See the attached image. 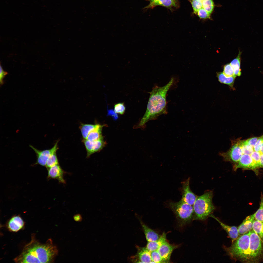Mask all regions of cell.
Masks as SVG:
<instances>
[{
	"label": "cell",
	"instance_id": "cell-24",
	"mask_svg": "<svg viewBox=\"0 0 263 263\" xmlns=\"http://www.w3.org/2000/svg\"><path fill=\"white\" fill-rule=\"evenodd\" d=\"M241 53V52L239 51L237 57L232 61L230 63L233 69L234 74L236 76H240L241 74L240 68Z\"/></svg>",
	"mask_w": 263,
	"mask_h": 263
},
{
	"label": "cell",
	"instance_id": "cell-27",
	"mask_svg": "<svg viewBox=\"0 0 263 263\" xmlns=\"http://www.w3.org/2000/svg\"><path fill=\"white\" fill-rule=\"evenodd\" d=\"M254 214L255 220L263 222V196L262 195L259 208Z\"/></svg>",
	"mask_w": 263,
	"mask_h": 263
},
{
	"label": "cell",
	"instance_id": "cell-13",
	"mask_svg": "<svg viewBox=\"0 0 263 263\" xmlns=\"http://www.w3.org/2000/svg\"><path fill=\"white\" fill-rule=\"evenodd\" d=\"M177 247L166 241L157 250L164 263L168 262L173 251Z\"/></svg>",
	"mask_w": 263,
	"mask_h": 263
},
{
	"label": "cell",
	"instance_id": "cell-41",
	"mask_svg": "<svg viewBox=\"0 0 263 263\" xmlns=\"http://www.w3.org/2000/svg\"><path fill=\"white\" fill-rule=\"evenodd\" d=\"M260 152L261 153L263 154V143Z\"/></svg>",
	"mask_w": 263,
	"mask_h": 263
},
{
	"label": "cell",
	"instance_id": "cell-2",
	"mask_svg": "<svg viewBox=\"0 0 263 263\" xmlns=\"http://www.w3.org/2000/svg\"><path fill=\"white\" fill-rule=\"evenodd\" d=\"M174 81V78H172L164 86L156 85L153 88L150 93L146 111L137 127L144 128L148 121L156 120L160 115L167 113L166 96Z\"/></svg>",
	"mask_w": 263,
	"mask_h": 263
},
{
	"label": "cell",
	"instance_id": "cell-22",
	"mask_svg": "<svg viewBox=\"0 0 263 263\" xmlns=\"http://www.w3.org/2000/svg\"><path fill=\"white\" fill-rule=\"evenodd\" d=\"M217 76L218 81L222 83L227 84L233 88L235 77H227L222 72H218Z\"/></svg>",
	"mask_w": 263,
	"mask_h": 263
},
{
	"label": "cell",
	"instance_id": "cell-10",
	"mask_svg": "<svg viewBox=\"0 0 263 263\" xmlns=\"http://www.w3.org/2000/svg\"><path fill=\"white\" fill-rule=\"evenodd\" d=\"M82 141L87 151V157H89L93 153L100 151L106 144L103 139L95 141H90L86 139H83Z\"/></svg>",
	"mask_w": 263,
	"mask_h": 263
},
{
	"label": "cell",
	"instance_id": "cell-23",
	"mask_svg": "<svg viewBox=\"0 0 263 263\" xmlns=\"http://www.w3.org/2000/svg\"><path fill=\"white\" fill-rule=\"evenodd\" d=\"M103 125L90 132L86 139L90 141H95L103 139L102 134V129Z\"/></svg>",
	"mask_w": 263,
	"mask_h": 263
},
{
	"label": "cell",
	"instance_id": "cell-43",
	"mask_svg": "<svg viewBox=\"0 0 263 263\" xmlns=\"http://www.w3.org/2000/svg\"><path fill=\"white\" fill-rule=\"evenodd\" d=\"M200 0V1H203V0Z\"/></svg>",
	"mask_w": 263,
	"mask_h": 263
},
{
	"label": "cell",
	"instance_id": "cell-14",
	"mask_svg": "<svg viewBox=\"0 0 263 263\" xmlns=\"http://www.w3.org/2000/svg\"><path fill=\"white\" fill-rule=\"evenodd\" d=\"M138 251L136 255L132 259L136 262L149 263L153 262L152 260L151 252L146 247H137Z\"/></svg>",
	"mask_w": 263,
	"mask_h": 263
},
{
	"label": "cell",
	"instance_id": "cell-32",
	"mask_svg": "<svg viewBox=\"0 0 263 263\" xmlns=\"http://www.w3.org/2000/svg\"><path fill=\"white\" fill-rule=\"evenodd\" d=\"M193 10V13L196 14L197 11L202 8V1L199 0H189Z\"/></svg>",
	"mask_w": 263,
	"mask_h": 263
},
{
	"label": "cell",
	"instance_id": "cell-42",
	"mask_svg": "<svg viewBox=\"0 0 263 263\" xmlns=\"http://www.w3.org/2000/svg\"><path fill=\"white\" fill-rule=\"evenodd\" d=\"M147 0L149 1V2H150V3H151V2H152L153 1H154V0Z\"/></svg>",
	"mask_w": 263,
	"mask_h": 263
},
{
	"label": "cell",
	"instance_id": "cell-40",
	"mask_svg": "<svg viewBox=\"0 0 263 263\" xmlns=\"http://www.w3.org/2000/svg\"><path fill=\"white\" fill-rule=\"evenodd\" d=\"M74 219L76 221H80L81 219V217L80 215L77 214L75 215L74 217Z\"/></svg>",
	"mask_w": 263,
	"mask_h": 263
},
{
	"label": "cell",
	"instance_id": "cell-4",
	"mask_svg": "<svg viewBox=\"0 0 263 263\" xmlns=\"http://www.w3.org/2000/svg\"><path fill=\"white\" fill-rule=\"evenodd\" d=\"M213 193L208 191L197 197L193 205L194 219L195 220L205 219L215 210L212 202Z\"/></svg>",
	"mask_w": 263,
	"mask_h": 263
},
{
	"label": "cell",
	"instance_id": "cell-5",
	"mask_svg": "<svg viewBox=\"0 0 263 263\" xmlns=\"http://www.w3.org/2000/svg\"><path fill=\"white\" fill-rule=\"evenodd\" d=\"M169 206L181 225L189 222L193 218L194 210L192 206L181 199L178 202H171Z\"/></svg>",
	"mask_w": 263,
	"mask_h": 263
},
{
	"label": "cell",
	"instance_id": "cell-34",
	"mask_svg": "<svg viewBox=\"0 0 263 263\" xmlns=\"http://www.w3.org/2000/svg\"><path fill=\"white\" fill-rule=\"evenodd\" d=\"M261 153L260 152L254 151L250 155L251 156L258 169L260 168V161Z\"/></svg>",
	"mask_w": 263,
	"mask_h": 263
},
{
	"label": "cell",
	"instance_id": "cell-25",
	"mask_svg": "<svg viewBox=\"0 0 263 263\" xmlns=\"http://www.w3.org/2000/svg\"><path fill=\"white\" fill-rule=\"evenodd\" d=\"M252 229L263 241V222L255 219L253 224Z\"/></svg>",
	"mask_w": 263,
	"mask_h": 263
},
{
	"label": "cell",
	"instance_id": "cell-12",
	"mask_svg": "<svg viewBox=\"0 0 263 263\" xmlns=\"http://www.w3.org/2000/svg\"><path fill=\"white\" fill-rule=\"evenodd\" d=\"M47 169V177L48 178L56 179L60 183L64 184L66 183L64 178V172L59 164L55 165Z\"/></svg>",
	"mask_w": 263,
	"mask_h": 263
},
{
	"label": "cell",
	"instance_id": "cell-38",
	"mask_svg": "<svg viewBox=\"0 0 263 263\" xmlns=\"http://www.w3.org/2000/svg\"><path fill=\"white\" fill-rule=\"evenodd\" d=\"M0 85H2L3 84V79L5 76L7 75L8 73L5 71L3 69L1 66L0 65Z\"/></svg>",
	"mask_w": 263,
	"mask_h": 263
},
{
	"label": "cell",
	"instance_id": "cell-19",
	"mask_svg": "<svg viewBox=\"0 0 263 263\" xmlns=\"http://www.w3.org/2000/svg\"><path fill=\"white\" fill-rule=\"evenodd\" d=\"M140 222L148 242L154 241L159 239L160 236L158 234L148 227L141 221H140Z\"/></svg>",
	"mask_w": 263,
	"mask_h": 263
},
{
	"label": "cell",
	"instance_id": "cell-30",
	"mask_svg": "<svg viewBox=\"0 0 263 263\" xmlns=\"http://www.w3.org/2000/svg\"><path fill=\"white\" fill-rule=\"evenodd\" d=\"M241 143L243 154L250 155L254 151V148L251 146L245 143L244 140H241Z\"/></svg>",
	"mask_w": 263,
	"mask_h": 263
},
{
	"label": "cell",
	"instance_id": "cell-36",
	"mask_svg": "<svg viewBox=\"0 0 263 263\" xmlns=\"http://www.w3.org/2000/svg\"><path fill=\"white\" fill-rule=\"evenodd\" d=\"M263 143V135L258 137L254 147V150L259 152Z\"/></svg>",
	"mask_w": 263,
	"mask_h": 263
},
{
	"label": "cell",
	"instance_id": "cell-6",
	"mask_svg": "<svg viewBox=\"0 0 263 263\" xmlns=\"http://www.w3.org/2000/svg\"><path fill=\"white\" fill-rule=\"evenodd\" d=\"M249 262L258 261L263 255V241L253 230L250 231Z\"/></svg>",
	"mask_w": 263,
	"mask_h": 263
},
{
	"label": "cell",
	"instance_id": "cell-20",
	"mask_svg": "<svg viewBox=\"0 0 263 263\" xmlns=\"http://www.w3.org/2000/svg\"><path fill=\"white\" fill-rule=\"evenodd\" d=\"M166 241V234L164 232L157 240L148 242L146 247L149 251L151 252L157 250Z\"/></svg>",
	"mask_w": 263,
	"mask_h": 263
},
{
	"label": "cell",
	"instance_id": "cell-37",
	"mask_svg": "<svg viewBox=\"0 0 263 263\" xmlns=\"http://www.w3.org/2000/svg\"><path fill=\"white\" fill-rule=\"evenodd\" d=\"M258 137H253L248 139L245 140H244V142L254 148L255 145L258 139Z\"/></svg>",
	"mask_w": 263,
	"mask_h": 263
},
{
	"label": "cell",
	"instance_id": "cell-31",
	"mask_svg": "<svg viewBox=\"0 0 263 263\" xmlns=\"http://www.w3.org/2000/svg\"><path fill=\"white\" fill-rule=\"evenodd\" d=\"M195 14L197 15L201 19H212L211 14L203 8L198 10Z\"/></svg>",
	"mask_w": 263,
	"mask_h": 263
},
{
	"label": "cell",
	"instance_id": "cell-33",
	"mask_svg": "<svg viewBox=\"0 0 263 263\" xmlns=\"http://www.w3.org/2000/svg\"><path fill=\"white\" fill-rule=\"evenodd\" d=\"M151 256L153 262L156 263H164L157 250L151 252Z\"/></svg>",
	"mask_w": 263,
	"mask_h": 263
},
{
	"label": "cell",
	"instance_id": "cell-15",
	"mask_svg": "<svg viewBox=\"0 0 263 263\" xmlns=\"http://www.w3.org/2000/svg\"><path fill=\"white\" fill-rule=\"evenodd\" d=\"M255 219L254 213L246 217L238 228L239 236L245 234L252 229Z\"/></svg>",
	"mask_w": 263,
	"mask_h": 263
},
{
	"label": "cell",
	"instance_id": "cell-29",
	"mask_svg": "<svg viewBox=\"0 0 263 263\" xmlns=\"http://www.w3.org/2000/svg\"><path fill=\"white\" fill-rule=\"evenodd\" d=\"M223 73L227 77L233 76L235 78L236 76L234 74L233 69L230 64H228L224 66Z\"/></svg>",
	"mask_w": 263,
	"mask_h": 263
},
{
	"label": "cell",
	"instance_id": "cell-18",
	"mask_svg": "<svg viewBox=\"0 0 263 263\" xmlns=\"http://www.w3.org/2000/svg\"><path fill=\"white\" fill-rule=\"evenodd\" d=\"M24 224V221L20 217L15 216L12 217L9 221L8 227L10 231L16 232L22 228Z\"/></svg>",
	"mask_w": 263,
	"mask_h": 263
},
{
	"label": "cell",
	"instance_id": "cell-8",
	"mask_svg": "<svg viewBox=\"0 0 263 263\" xmlns=\"http://www.w3.org/2000/svg\"><path fill=\"white\" fill-rule=\"evenodd\" d=\"M58 141H57L53 147L51 149L43 150H38L32 146L30 145L29 147L34 151L36 155L37 159L35 164H38L45 167L47 161L49 157L52 154L56 152L58 149Z\"/></svg>",
	"mask_w": 263,
	"mask_h": 263
},
{
	"label": "cell",
	"instance_id": "cell-11",
	"mask_svg": "<svg viewBox=\"0 0 263 263\" xmlns=\"http://www.w3.org/2000/svg\"><path fill=\"white\" fill-rule=\"evenodd\" d=\"M189 178L182 183V197L181 200L191 205H193L197 196L190 190L189 185Z\"/></svg>",
	"mask_w": 263,
	"mask_h": 263
},
{
	"label": "cell",
	"instance_id": "cell-21",
	"mask_svg": "<svg viewBox=\"0 0 263 263\" xmlns=\"http://www.w3.org/2000/svg\"><path fill=\"white\" fill-rule=\"evenodd\" d=\"M102 125L98 124H94L81 123L79 128L83 139H86L90 132Z\"/></svg>",
	"mask_w": 263,
	"mask_h": 263
},
{
	"label": "cell",
	"instance_id": "cell-7",
	"mask_svg": "<svg viewBox=\"0 0 263 263\" xmlns=\"http://www.w3.org/2000/svg\"><path fill=\"white\" fill-rule=\"evenodd\" d=\"M241 141L239 139L231 140V147L227 151L219 153L225 161L230 162L234 165L238 163L243 154Z\"/></svg>",
	"mask_w": 263,
	"mask_h": 263
},
{
	"label": "cell",
	"instance_id": "cell-9",
	"mask_svg": "<svg viewBox=\"0 0 263 263\" xmlns=\"http://www.w3.org/2000/svg\"><path fill=\"white\" fill-rule=\"evenodd\" d=\"M233 168L235 171L239 168H242L252 170L256 174H258V169L250 155L243 154L238 163L234 165Z\"/></svg>",
	"mask_w": 263,
	"mask_h": 263
},
{
	"label": "cell",
	"instance_id": "cell-39",
	"mask_svg": "<svg viewBox=\"0 0 263 263\" xmlns=\"http://www.w3.org/2000/svg\"><path fill=\"white\" fill-rule=\"evenodd\" d=\"M260 168H263V154H261L260 161Z\"/></svg>",
	"mask_w": 263,
	"mask_h": 263
},
{
	"label": "cell",
	"instance_id": "cell-28",
	"mask_svg": "<svg viewBox=\"0 0 263 263\" xmlns=\"http://www.w3.org/2000/svg\"><path fill=\"white\" fill-rule=\"evenodd\" d=\"M58 164H59V163L56 152L52 154L49 157L45 167L47 169Z\"/></svg>",
	"mask_w": 263,
	"mask_h": 263
},
{
	"label": "cell",
	"instance_id": "cell-44",
	"mask_svg": "<svg viewBox=\"0 0 263 263\" xmlns=\"http://www.w3.org/2000/svg\"><path fill=\"white\" fill-rule=\"evenodd\" d=\"M175 0V1H177V0Z\"/></svg>",
	"mask_w": 263,
	"mask_h": 263
},
{
	"label": "cell",
	"instance_id": "cell-1",
	"mask_svg": "<svg viewBox=\"0 0 263 263\" xmlns=\"http://www.w3.org/2000/svg\"><path fill=\"white\" fill-rule=\"evenodd\" d=\"M58 250L51 240L40 243L33 235L30 242L24 247L21 253L14 259L17 263H50L57 255Z\"/></svg>",
	"mask_w": 263,
	"mask_h": 263
},
{
	"label": "cell",
	"instance_id": "cell-35",
	"mask_svg": "<svg viewBox=\"0 0 263 263\" xmlns=\"http://www.w3.org/2000/svg\"><path fill=\"white\" fill-rule=\"evenodd\" d=\"M125 107L124 103H119L115 104L114 106V111L116 113L123 114L125 113Z\"/></svg>",
	"mask_w": 263,
	"mask_h": 263
},
{
	"label": "cell",
	"instance_id": "cell-17",
	"mask_svg": "<svg viewBox=\"0 0 263 263\" xmlns=\"http://www.w3.org/2000/svg\"><path fill=\"white\" fill-rule=\"evenodd\" d=\"M209 216L215 219L219 223L221 226L226 231L231 239L232 242L239 237V235L238 229L236 226H230L225 225L212 215H210Z\"/></svg>",
	"mask_w": 263,
	"mask_h": 263
},
{
	"label": "cell",
	"instance_id": "cell-26",
	"mask_svg": "<svg viewBox=\"0 0 263 263\" xmlns=\"http://www.w3.org/2000/svg\"><path fill=\"white\" fill-rule=\"evenodd\" d=\"M202 8L211 14L213 11L215 7L213 0H204L202 1Z\"/></svg>",
	"mask_w": 263,
	"mask_h": 263
},
{
	"label": "cell",
	"instance_id": "cell-3",
	"mask_svg": "<svg viewBox=\"0 0 263 263\" xmlns=\"http://www.w3.org/2000/svg\"><path fill=\"white\" fill-rule=\"evenodd\" d=\"M250 231L240 236L225 249L232 259L242 261L249 262V246Z\"/></svg>",
	"mask_w": 263,
	"mask_h": 263
},
{
	"label": "cell",
	"instance_id": "cell-16",
	"mask_svg": "<svg viewBox=\"0 0 263 263\" xmlns=\"http://www.w3.org/2000/svg\"><path fill=\"white\" fill-rule=\"evenodd\" d=\"M177 1L174 0H155L144 8V9H152L157 6H161L170 9L178 6Z\"/></svg>",
	"mask_w": 263,
	"mask_h": 263
}]
</instances>
